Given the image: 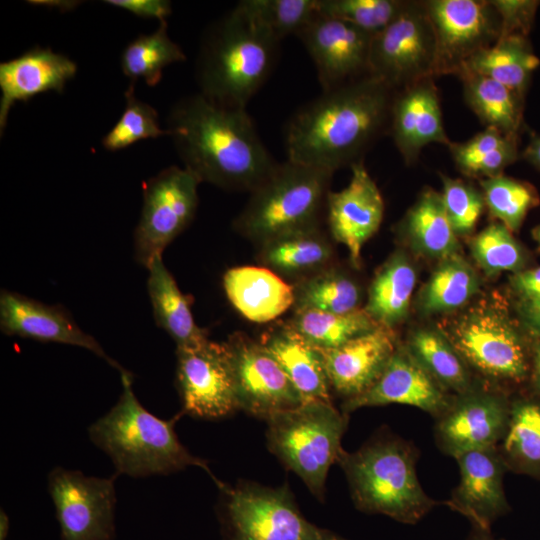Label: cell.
<instances>
[{"instance_id":"6da1fadb","label":"cell","mask_w":540,"mask_h":540,"mask_svg":"<svg viewBox=\"0 0 540 540\" xmlns=\"http://www.w3.org/2000/svg\"><path fill=\"white\" fill-rule=\"evenodd\" d=\"M395 90L366 74L300 108L286 129L287 159L334 174L364 161L389 130Z\"/></svg>"},{"instance_id":"7a4b0ae2","label":"cell","mask_w":540,"mask_h":540,"mask_svg":"<svg viewBox=\"0 0 540 540\" xmlns=\"http://www.w3.org/2000/svg\"><path fill=\"white\" fill-rule=\"evenodd\" d=\"M167 130L183 167L200 182L227 191L250 193L277 164L245 108L219 104L201 93L173 106Z\"/></svg>"},{"instance_id":"3957f363","label":"cell","mask_w":540,"mask_h":540,"mask_svg":"<svg viewBox=\"0 0 540 540\" xmlns=\"http://www.w3.org/2000/svg\"><path fill=\"white\" fill-rule=\"evenodd\" d=\"M122 393L116 404L88 428L91 442L113 462L116 475L133 478L168 475L188 466L204 469L218 485L206 461L191 454L180 442L174 426L180 414L164 420L137 399L132 375L120 374Z\"/></svg>"},{"instance_id":"277c9868","label":"cell","mask_w":540,"mask_h":540,"mask_svg":"<svg viewBox=\"0 0 540 540\" xmlns=\"http://www.w3.org/2000/svg\"><path fill=\"white\" fill-rule=\"evenodd\" d=\"M279 44L235 7L203 37L196 61L199 93L225 106L245 108L271 73Z\"/></svg>"},{"instance_id":"5b68a950","label":"cell","mask_w":540,"mask_h":540,"mask_svg":"<svg viewBox=\"0 0 540 540\" xmlns=\"http://www.w3.org/2000/svg\"><path fill=\"white\" fill-rule=\"evenodd\" d=\"M337 463L362 512L415 524L436 505L419 483L412 450L399 439H376L354 453L343 450Z\"/></svg>"},{"instance_id":"8992f818","label":"cell","mask_w":540,"mask_h":540,"mask_svg":"<svg viewBox=\"0 0 540 540\" xmlns=\"http://www.w3.org/2000/svg\"><path fill=\"white\" fill-rule=\"evenodd\" d=\"M333 173L291 160L277 163L250 192L233 221L237 233L257 245L320 225Z\"/></svg>"},{"instance_id":"52a82bcc","label":"cell","mask_w":540,"mask_h":540,"mask_svg":"<svg viewBox=\"0 0 540 540\" xmlns=\"http://www.w3.org/2000/svg\"><path fill=\"white\" fill-rule=\"evenodd\" d=\"M266 421L268 449L324 501L329 468L343 451L341 438L348 414L339 412L332 402L309 400Z\"/></svg>"},{"instance_id":"ba28073f","label":"cell","mask_w":540,"mask_h":540,"mask_svg":"<svg viewBox=\"0 0 540 540\" xmlns=\"http://www.w3.org/2000/svg\"><path fill=\"white\" fill-rule=\"evenodd\" d=\"M438 329L468 367L485 377L520 383L530 375L531 352L502 305L481 301L446 319Z\"/></svg>"},{"instance_id":"9c48e42d","label":"cell","mask_w":540,"mask_h":540,"mask_svg":"<svg viewBox=\"0 0 540 540\" xmlns=\"http://www.w3.org/2000/svg\"><path fill=\"white\" fill-rule=\"evenodd\" d=\"M223 540H348L309 522L287 485L278 488L252 482L218 485Z\"/></svg>"},{"instance_id":"30bf717a","label":"cell","mask_w":540,"mask_h":540,"mask_svg":"<svg viewBox=\"0 0 540 540\" xmlns=\"http://www.w3.org/2000/svg\"><path fill=\"white\" fill-rule=\"evenodd\" d=\"M436 43L423 1L404 0L396 17L372 36L368 74L399 90L435 78Z\"/></svg>"},{"instance_id":"8fae6325","label":"cell","mask_w":540,"mask_h":540,"mask_svg":"<svg viewBox=\"0 0 540 540\" xmlns=\"http://www.w3.org/2000/svg\"><path fill=\"white\" fill-rule=\"evenodd\" d=\"M199 179L170 166L143 185V205L134 231L135 260L145 268L192 222L198 207Z\"/></svg>"},{"instance_id":"7c38bea8","label":"cell","mask_w":540,"mask_h":540,"mask_svg":"<svg viewBox=\"0 0 540 540\" xmlns=\"http://www.w3.org/2000/svg\"><path fill=\"white\" fill-rule=\"evenodd\" d=\"M116 474L87 476L57 466L48 474L61 540H114Z\"/></svg>"},{"instance_id":"4fadbf2b","label":"cell","mask_w":540,"mask_h":540,"mask_svg":"<svg viewBox=\"0 0 540 540\" xmlns=\"http://www.w3.org/2000/svg\"><path fill=\"white\" fill-rule=\"evenodd\" d=\"M423 4L435 35V77L457 76L468 59L500 38V16L490 0H425Z\"/></svg>"},{"instance_id":"5bb4252c","label":"cell","mask_w":540,"mask_h":540,"mask_svg":"<svg viewBox=\"0 0 540 540\" xmlns=\"http://www.w3.org/2000/svg\"><path fill=\"white\" fill-rule=\"evenodd\" d=\"M231 365L239 409L267 420L304 400L277 361L259 340L242 332L224 342Z\"/></svg>"},{"instance_id":"9a60e30c","label":"cell","mask_w":540,"mask_h":540,"mask_svg":"<svg viewBox=\"0 0 540 540\" xmlns=\"http://www.w3.org/2000/svg\"><path fill=\"white\" fill-rule=\"evenodd\" d=\"M176 385L182 414L220 419L239 409L224 342L176 348Z\"/></svg>"},{"instance_id":"2e32d148","label":"cell","mask_w":540,"mask_h":540,"mask_svg":"<svg viewBox=\"0 0 540 540\" xmlns=\"http://www.w3.org/2000/svg\"><path fill=\"white\" fill-rule=\"evenodd\" d=\"M511 401L498 391L473 386L455 395L438 417L436 439L448 455L496 448L507 429Z\"/></svg>"},{"instance_id":"e0dca14e","label":"cell","mask_w":540,"mask_h":540,"mask_svg":"<svg viewBox=\"0 0 540 540\" xmlns=\"http://www.w3.org/2000/svg\"><path fill=\"white\" fill-rule=\"evenodd\" d=\"M297 36L312 58L323 91L368 74L370 33L317 11Z\"/></svg>"},{"instance_id":"ac0fdd59","label":"cell","mask_w":540,"mask_h":540,"mask_svg":"<svg viewBox=\"0 0 540 540\" xmlns=\"http://www.w3.org/2000/svg\"><path fill=\"white\" fill-rule=\"evenodd\" d=\"M351 171L345 188L328 192L325 209L332 239L347 248L351 264L358 268L364 244L382 223L384 200L364 161L354 164Z\"/></svg>"},{"instance_id":"d6986e66","label":"cell","mask_w":540,"mask_h":540,"mask_svg":"<svg viewBox=\"0 0 540 540\" xmlns=\"http://www.w3.org/2000/svg\"><path fill=\"white\" fill-rule=\"evenodd\" d=\"M0 329L10 336L81 347L104 359L120 374L127 371L60 305H48L20 293L1 290Z\"/></svg>"},{"instance_id":"ffe728a7","label":"cell","mask_w":540,"mask_h":540,"mask_svg":"<svg viewBox=\"0 0 540 540\" xmlns=\"http://www.w3.org/2000/svg\"><path fill=\"white\" fill-rule=\"evenodd\" d=\"M455 396L444 389L399 344L378 380L364 393L344 401L342 412L391 403L417 407L439 417L452 404Z\"/></svg>"},{"instance_id":"44dd1931","label":"cell","mask_w":540,"mask_h":540,"mask_svg":"<svg viewBox=\"0 0 540 540\" xmlns=\"http://www.w3.org/2000/svg\"><path fill=\"white\" fill-rule=\"evenodd\" d=\"M455 459L460 481L446 503L474 528L490 531L491 524L510 510L503 484L507 466L496 448L470 451Z\"/></svg>"},{"instance_id":"7402d4cb","label":"cell","mask_w":540,"mask_h":540,"mask_svg":"<svg viewBox=\"0 0 540 540\" xmlns=\"http://www.w3.org/2000/svg\"><path fill=\"white\" fill-rule=\"evenodd\" d=\"M388 132L406 165L414 164L428 144L449 146L434 77L394 92Z\"/></svg>"},{"instance_id":"603a6c76","label":"cell","mask_w":540,"mask_h":540,"mask_svg":"<svg viewBox=\"0 0 540 540\" xmlns=\"http://www.w3.org/2000/svg\"><path fill=\"white\" fill-rule=\"evenodd\" d=\"M400 343L394 329L378 326L332 349H319L330 387L347 399L366 392Z\"/></svg>"},{"instance_id":"cb8c5ba5","label":"cell","mask_w":540,"mask_h":540,"mask_svg":"<svg viewBox=\"0 0 540 540\" xmlns=\"http://www.w3.org/2000/svg\"><path fill=\"white\" fill-rule=\"evenodd\" d=\"M77 65L67 56L49 48L35 47L0 64V131L5 129L9 111L17 101H28L40 93L63 92L74 78Z\"/></svg>"},{"instance_id":"d4e9b609","label":"cell","mask_w":540,"mask_h":540,"mask_svg":"<svg viewBox=\"0 0 540 540\" xmlns=\"http://www.w3.org/2000/svg\"><path fill=\"white\" fill-rule=\"evenodd\" d=\"M259 342L277 361L304 401L331 402L322 354L288 322L265 331Z\"/></svg>"},{"instance_id":"484cf974","label":"cell","mask_w":540,"mask_h":540,"mask_svg":"<svg viewBox=\"0 0 540 540\" xmlns=\"http://www.w3.org/2000/svg\"><path fill=\"white\" fill-rule=\"evenodd\" d=\"M223 288L233 307L246 319L270 322L294 303L293 285L263 266H238L223 276Z\"/></svg>"},{"instance_id":"4316f807","label":"cell","mask_w":540,"mask_h":540,"mask_svg":"<svg viewBox=\"0 0 540 540\" xmlns=\"http://www.w3.org/2000/svg\"><path fill=\"white\" fill-rule=\"evenodd\" d=\"M258 262L293 284L334 264V247L320 225L292 231L258 245Z\"/></svg>"},{"instance_id":"83f0119b","label":"cell","mask_w":540,"mask_h":540,"mask_svg":"<svg viewBox=\"0 0 540 540\" xmlns=\"http://www.w3.org/2000/svg\"><path fill=\"white\" fill-rule=\"evenodd\" d=\"M146 269L155 322L173 339L176 348L196 346L208 340L206 330L194 321L189 296L179 289L162 256L156 257Z\"/></svg>"},{"instance_id":"f1b7e54d","label":"cell","mask_w":540,"mask_h":540,"mask_svg":"<svg viewBox=\"0 0 540 540\" xmlns=\"http://www.w3.org/2000/svg\"><path fill=\"white\" fill-rule=\"evenodd\" d=\"M398 229L406 241L426 257L441 260L459 253L458 236L447 217L442 195L433 188L422 190Z\"/></svg>"},{"instance_id":"f546056e","label":"cell","mask_w":540,"mask_h":540,"mask_svg":"<svg viewBox=\"0 0 540 540\" xmlns=\"http://www.w3.org/2000/svg\"><path fill=\"white\" fill-rule=\"evenodd\" d=\"M416 282L409 257L402 250L395 251L372 279L365 311L379 325L394 329L408 315Z\"/></svg>"},{"instance_id":"4dcf8cb0","label":"cell","mask_w":540,"mask_h":540,"mask_svg":"<svg viewBox=\"0 0 540 540\" xmlns=\"http://www.w3.org/2000/svg\"><path fill=\"white\" fill-rule=\"evenodd\" d=\"M540 64L528 37L510 35L499 38L466 61L461 73L491 78L525 98L533 72Z\"/></svg>"},{"instance_id":"1f68e13d","label":"cell","mask_w":540,"mask_h":540,"mask_svg":"<svg viewBox=\"0 0 540 540\" xmlns=\"http://www.w3.org/2000/svg\"><path fill=\"white\" fill-rule=\"evenodd\" d=\"M457 77L462 82L466 104L485 128L519 138L524 127V97L482 75L461 73Z\"/></svg>"},{"instance_id":"d6a6232c","label":"cell","mask_w":540,"mask_h":540,"mask_svg":"<svg viewBox=\"0 0 540 540\" xmlns=\"http://www.w3.org/2000/svg\"><path fill=\"white\" fill-rule=\"evenodd\" d=\"M421 288L419 310L426 315L450 313L464 307L480 289V279L460 253L439 260Z\"/></svg>"},{"instance_id":"836d02e7","label":"cell","mask_w":540,"mask_h":540,"mask_svg":"<svg viewBox=\"0 0 540 540\" xmlns=\"http://www.w3.org/2000/svg\"><path fill=\"white\" fill-rule=\"evenodd\" d=\"M404 346L449 393L459 395L472 387L468 365L439 329H416Z\"/></svg>"},{"instance_id":"e575fe53","label":"cell","mask_w":540,"mask_h":540,"mask_svg":"<svg viewBox=\"0 0 540 540\" xmlns=\"http://www.w3.org/2000/svg\"><path fill=\"white\" fill-rule=\"evenodd\" d=\"M519 138L486 127L464 142H452L448 148L456 168L470 178H491L503 174L518 160Z\"/></svg>"},{"instance_id":"d590c367","label":"cell","mask_w":540,"mask_h":540,"mask_svg":"<svg viewBox=\"0 0 540 540\" xmlns=\"http://www.w3.org/2000/svg\"><path fill=\"white\" fill-rule=\"evenodd\" d=\"M500 446L507 467L540 478V396L511 401Z\"/></svg>"},{"instance_id":"8d00e7d4","label":"cell","mask_w":540,"mask_h":540,"mask_svg":"<svg viewBox=\"0 0 540 540\" xmlns=\"http://www.w3.org/2000/svg\"><path fill=\"white\" fill-rule=\"evenodd\" d=\"M293 285L294 311L318 310L349 313L360 309L362 290L358 282L335 263Z\"/></svg>"},{"instance_id":"74e56055","label":"cell","mask_w":540,"mask_h":540,"mask_svg":"<svg viewBox=\"0 0 540 540\" xmlns=\"http://www.w3.org/2000/svg\"><path fill=\"white\" fill-rule=\"evenodd\" d=\"M318 349H332L380 326L364 308L349 313L318 310L294 311L287 321Z\"/></svg>"},{"instance_id":"f35d334b","label":"cell","mask_w":540,"mask_h":540,"mask_svg":"<svg viewBox=\"0 0 540 540\" xmlns=\"http://www.w3.org/2000/svg\"><path fill=\"white\" fill-rule=\"evenodd\" d=\"M185 59L180 46L169 38L164 20L155 32L141 34L126 46L121 56V68L131 82L141 78L153 87L160 82L166 66Z\"/></svg>"},{"instance_id":"ab89813d","label":"cell","mask_w":540,"mask_h":540,"mask_svg":"<svg viewBox=\"0 0 540 540\" xmlns=\"http://www.w3.org/2000/svg\"><path fill=\"white\" fill-rule=\"evenodd\" d=\"M480 186L490 216L511 232L518 231L527 213L540 203L534 186L503 174L481 179Z\"/></svg>"},{"instance_id":"60d3db41","label":"cell","mask_w":540,"mask_h":540,"mask_svg":"<svg viewBox=\"0 0 540 540\" xmlns=\"http://www.w3.org/2000/svg\"><path fill=\"white\" fill-rule=\"evenodd\" d=\"M235 7L279 41L297 36L317 14V0H243Z\"/></svg>"},{"instance_id":"b9f144b4","label":"cell","mask_w":540,"mask_h":540,"mask_svg":"<svg viewBox=\"0 0 540 540\" xmlns=\"http://www.w3.org/2000/svg\"><path fill=\"white\" fill-rule=\"evenodd\" d=\"M470 248L474 260L487 275L506 271L515 274L525 269V250L500 222L491 223L474 236Z\"/></svg>"},{"instance_id":"7bdbcfd3","label":"cell","mask_w":540,"mask_h":540,"mask_svg":"<svg viewBox=\"0 0 540 540\" xmlns=\"http://www.w3.org/2000/svg\"><path fill=\"white\" fill-rule=\"evenodd\" d=\"M134 86L133 82L128 86L124 93L125 109L120 119L102 139V145L108 151L127 148L143 139L169 135L168 130L159 126L157 110L135 96Z\"/></svg>"},{"instance_id":"ee69618b","label":"cell","mask_w":540,"mask_h":540,"mask_svg":"<svg viewBox=\"0 0 540 540\" xmlns=\"http://www.w3.org/2000/svg\"><path fill=\"white\" fill-rule=\"evenodd\" d=\"M403 4L404 0H317V11L375 35L396 17Z\"/></svg>"},{"instance_id":"f6af8a7d","label":"cell","mask_w":540,"mask_h":540,"mask_svg":"<svg viewBox=\"0 0 540 540\" xmlns=\"http://www.w3.org/2000/svg\"><path fill=\"white\" fill-rule=\"evenodd\" d=\"M442 199L449 222L457 236L470 235L485 206L483 193L470 182L440 174Z\"/></svg>"},{"instance_id":"bcb514c9","label":"cell","mask_w":540,"mask_h":540,"mask_svg":"<svg viewBox=\"0 0 540 540\" xmlns=\"http://www.w3.org/2000/svg\"><path fill=\"white\" fill-rule=\"evenodd\" d=\"M501 20L500 38L510 35L528 37L533 26L539 1L490 0Z\"/></svg>"},{"instance_id":"7dc6e473","label":"cell","mask_w":540,"mask_h":540,"mask_svg":"<svg viewBox=\"0 0 540 540\" xmlns=\"http://www.w3.org/2000/svg\"><path fill=\"white\" fill-rule=\"evenodd\" d=\"M104 3L129 11L142 18H157L164 21L172 13L171 2L167 0H108Z\"/></svg>"},{"instance_id":"c3c4849f","label":"cell","mask_w":540,"mask_h":540,"mask_svg":"<svg viewBox=\"0 0 540 540\" xmlns=\"http://www.w3.org/2000/svg\"><path fill=\"white\" fill-rule=\"evenodd\" d=\"M510 286L519 302L540 301V266L513 274Z\"/></svg>"},{"instance_id":"681fc988","label":"cell","mask_w":540,"mask_h":540,"mask_svg":"<svg viewBox=\"0 0 540 540\" xmlns=\"http://www.w3.org/2000/svg\"><path fill=\"white\" fill-rule=\"evenodd\" d=\"M518 311L526 331L540 340V301L519 302Z\"/></svg>"},{"instance_id":"f907efd6","label":"cell","mask_w":540,"mask_h":540,"mask_svg":"<svg viewBox=\"0 0 540 540\" xmlns=\"http://www.w3.org/2000/svg\"><path fill=\"white\" fill-rule=\"evenodd\" d=\"M521 157L540 170V135L532 133L528 145L521 153Z\"/></svg>"},{"instance_id":"816d5d0a","label":"cell","mask_w":540,"mask_h":540,"mask_svg":"<svg viewBox=\"0 0 540 540\" xmlns=\"http://www.w3.org/2000/svg\"><path fill=\"white\" fill-rule=\"evenodd\" d=\"M530 376L535 393L540 396V340L535 342L531 350Z\"/></svg>"},{"instance_id":"f5cc1de1","label":"cell","mask_w":540,"mask_h":540,"mask_svg":"<svg viewBox=\"0 0 540 540\" xmlns=\"http://www.w3.org/2000/svg\"><path fill=\"white\" fill-rule=\"evenodd\" d=\"M9 528V519L4 511L0 513V540H5Z\"/></svg>"},{"instance_id":"db71d44e","label":"cell","mask_w":540,"mask_h":540,"mask_svg":"<svg viewBox=\"0 0 540 540\" xmlns=\"http://www.w3.org/2000/svg\"><path fill=\"white\" fill-rule=\"evenodd\" d=\"M470 540H496V539H494L491 536L490 531L474 528V531L472 533Z\"/></svg>"},{"instance_id":"11a10c76","label":"cell","mask_w":540,"mask_h":540,"mask_svg":"<svg viewBox=\"0 0 540 540\" xmlns=\"http://www.w3.org/2000/svg\"><path fill=\"white\" fill-rule=\"evenodd\" d=\"M533 238L536 240L540 247V225L533 229Z\"/></svg>"}]
</instances>
